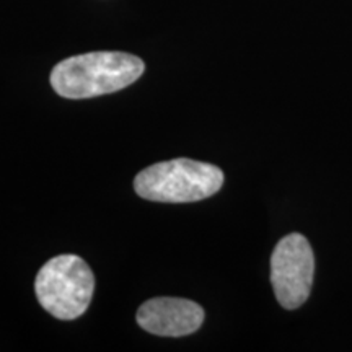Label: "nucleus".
<instances>
[{
	"label": "nucleus",
	"mask_w": 352,
	"mask_h": 352,
	"mask_svg": "<svg viewBox=\"0 0 352 352\" xmlns=\"http://www.w3.org/2000/svg\"><path fill=\"white\" fill-rule=\"evenodd\" d=\"M315 256L300 233H290L276 245L271 256V283L277 302L296 310L307 302L314 284Z\"/></svg>",
	"instance_id": "20e7f679"
},
{
	"label": "nucleus",
	"mask_w": 352,
	"mask_h": 352,
	"mask_svg": "<svg viewBox=\"0 0 352 352\" xmlns=\"http://www.w3.org/2000/svg\"><path fill=\"white\" fill-rule=\"evenodd\" d=\"M34 290L47 314L59 320H76L90 305L95 276L80 256L59 254L39 270Z\"/></svg>",
	"instance_id": "7ed1b4c3"
},
{
	"label": "nucleus",
	"mask_w": 352,
	"mask_h": 352,
	"mask_svg": "<svg viewBox=\"0 0 352 352\" xmlns=\"http://www.w3.org/2000/svg\"><path fill=\"white\" fill-rule=\"evenodd\" d=\"M202 321V307L186 298H152L142 303L138 311L139 327L157 336H188L201 328Z\"/></svg>",
	"instance_id": "39448f33"
},
{
	"label": "nucleus",
	"mask_w": 352,
	"mask_h": 352,
	"mask_svg": "<svg viewBox=\"0 0 352 352\" xmlns=\"http://www.w3.org/2000/svg\"><path fill=\"white\" fill-rule=\"evenodd\" d=\"M144 69L142 59L127 52H88L57 64L51 72V85L64 98H94L129 87Z\"/></svg>",
	"instance_id": "f257e3e1"
},
{
	"label": "nucleus",
	"mask_w": 352,
	"mask_h": 352,
	"mask_svg": "<svg viewBox=\"0 0 352 352\" xmlns=\"http://www.w3.org/2000/svg\"><path fill=\"white\" fill-rule=\"evenodd\" d=\"M222 184V170L189 158L160 162L134 179L135 192L155 202H196L214 196Z\"/></svg>",
	"instance_id": "f03ea898"
}]
</instances>
